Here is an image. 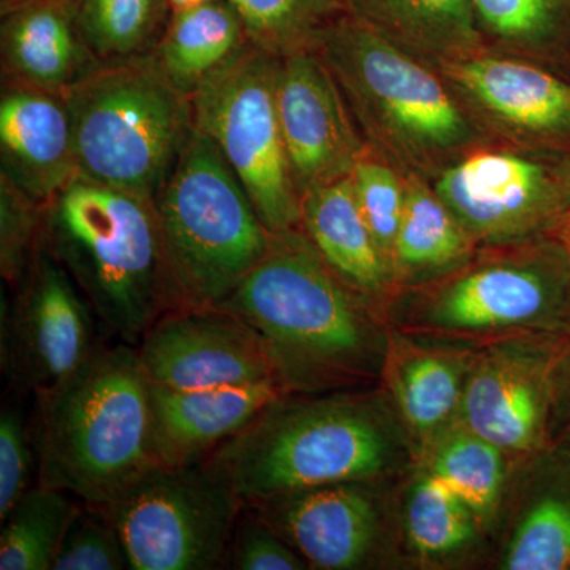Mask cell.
Listing matches in <instances>:
<instances>
[{"mask_svg":"<svg viewBox=\"0 0 570 570\" xmlns=\"http://www.w3.org/2000/svg\"><path fill=\"white\" fill-rule=\"evenodd\" d=\"M32 449L20 404H3L0 414V519H6L31 489Z\"/></svg>","mask_w":570,"mask_h":570,"instance_id":"cell-37","label":"cell"},{"mask_svg":"<svg viewBox=\"0 0 570 570\" xmlns=\"http://www.w3.org/2000/svg\"><path fill=\"white\" fill-rule=\"evenodd\" d=\"M438 70L474 116L502 132L528 140L570 137V82L542 67L483 50Z\"/></svg>","mask_w":570,"mask_h":570,"instance_id":"cell-16","label":"cell"},{"mask_svg":"<svg viewBox=\"0 0 570 570\" xmlns=\"http://www.w3.org/2000/svg\"><path fill=\"white\" fill-rule=\"evenodd\" d=\"M294 547L309 568H363L373 554L379 515L365 482H341L245 502Z\"/></svg>","mask_w":570,"mask_h":570,"instance_id":"cell-17","label":"cell"},{"mask_svg":"<svg viewBox=\"0 0 570 570\" xmlns=\"http://www.w3.org/2000/svg\"><path fill=\"white\" fill-rule=\"evenodd\" d=\"M78 24L97 61L146 55L163 36L167 0H75Z\"/></svg>","mask_w":570,"mask_h":570,"instance_id":"cell-28","label":"cell"},{"mask_svg":"<svg viewBox=\"0 0 570 570\" xmlns=\"http://www.w3.org/2000/svg\"><path fill=\"white\" fill-rule=\"evenodd\" d=\"M279 59L249 43L190 96L195 129L223 153L273 235L302 228L277 115Z\"/></svg>","mask_w":570,"mask_h":570,"instance_id":"cell-9","label":"cell"},{"mask_svg":"<svg viewBox=\"0 0 570 570\" xmlns=\"http://www.w3.org/2000/svg\"><path fill=\"white\" fill-rule=\"evenodd\" d=\"M474 352L417 344L390 335L382 373L404 422L423 442L441 436L460 412L469 365Z\"/></svg>","mask_w":570,"mask_h":570,"instance_id":"cell-22","label":"cell"},{"mask_svg":"<svg viewBox=\"0 0 570 570\" xmlns=\"http://www.w3.org/2000/svg\"><path fill=\"white\" fill-rule=\"evenodd\" d=\"M135 347L149 384L156 387L200 390L281 382L265 337L220 307L165 311Z\"/></svg>","mask_w":570,"mask_h":570,"instance_id":"cell-14","label":"cell"},{"mask_svg":"<svg viewBox=\"0 0 570 570\" xmlns=\"http://www.w3.org/2000/svg\"><path fill=\"white\" fill-rule=\"evenodd\" d=\"M431 474L466 502L480 524L489 523L504 487L505 453L460 422L439 436Z\"/></svg>","mask_w":570,"mask_h":570,"instance_id":"cell-27","label":"cell"},{"mask_svg":"<svg viewBox=\"0 0 570 570\" xmlns=\"http://www.w3.org/2000/svg\"><path fill=\"white\" fill-rule=\"evenodd\" d=\"M250 43L276 58L317 50L330 26L346 17L344 0H228Z\"/></svg>","mask_w":570,"mask_h":570,"instance_id":"cell-29","label":"cell"},{"mask_svg":"<svg viewBox=\"0 0 570 570\" xmlns=\"http://www.w3.org/2000/svg\"><path fill=\"white\" fill-rule=\"evenodd\" d=\"M305 558L245 504L220 569L303 570Z\"/></svg>","mask_w":570,"mask_h":570,"instance_id":"cell-36","label":"cell"},{"mask_svg":"<svg viewBox=\"0 0 570 570\" xmlns=\"http://www.w3.org/2000/svg\"><path fill=\"white\" fill-rule=\"evenodd\" d=\"M406 200L393 254L396 288H417L455 272L478 253V243L434 193L407 171Z\"/></svg>","mask_w":570,"mask_h":570,"instance_id":"cell-24","label":"cell"},{"mask_svg":"<svg viewBox=\"0 0 570 570\" xmlns=\"http://www.w3.org/2000/svg\"><path fill=\"white\" fill-rule=\"evenodd\" d=\"M129 557L121 535L104 510L80 504L63 534L52 570H126Z\"/></svg>","mask_w":570,"mask_h":570,"instance_id":"cell-35","label":"cell"},{"mask_svg":"<svg viewBox=\"0 0 570 570\" xmlns=\"http://www.w3.org/2000/svg\"><path fill=\"white\" fill-rule=\"evenodd\" d=\"M401 332L493 341L570 336V265L549 235L485 247L397 307Z\"/></svg>","mask_w":570,"mask_h":570,"instance_id":"cell-8","label":"cell"},{"mask_svg":"<svg viewBox=\"0 0 570 570\" xmlns=\"http://www.w3.org/2000/svg\"><path fill=\"white\" fill-rule=\"evenodd\" d=\"M480 31L505 51L543 55L570 39V0H471Z\"/></svg>","mask_w":570,"mask_h":570,"instance_id":"cell-30","label":"cell"},{"mask_svg":"<svg viewBox=\"0 0 570 570\" xmlns=\"http://www.w3.org/2000/svg\"><path fill=\"white\" fill-rule=\"evenodd\" d=\"M302 230L325 264L381 313L395 279L360 212L351 176L302 195Z\"/></svg>","mask_w":570,"mask_h":570,"instance_id":"cell-21","label":"cell"},{"mask_svg":"<svg viewBox=\"0 0 570 570\" xmlns=\"http://www.w3.org/2000/svg\"><path fill=\"white\" fill-rule=\"evenodd\" d=\"M206 2H212V0H167L170 13H175V11L194 9V7L204 6Z\"/></svg>","mask_w":570,"mask_h":570,"instance_id":"cell-40","label":"cell"},{"mask_svg":"<svg viewBox=\"0 0 570 570\" xmlns=\"http://www.w3.org/2000/svg\"><path fill=\"white\" fill-rule=\"evenodd\" d=\"M276 100L288 168L299 197L322 184L348 178L371 151L317 50L279 59Z\"/></svg>","mask_w":570,"mask_h":570,"instance_id":"cell-15","label":"cell"},{"mask_svg":"<svg viewBox=\"0 0 570 570\" xmlns=\"http://www.w3.org/2000/svg\"><path fill=\"white\" fill-rule=\"evenodd\" d=\"M317 51L367 145L397 167L436 176L485 141L474 112L436 67L348 14L330 26Z\"/></svg>","mask_w":570,"mask_h":570,"instance_id":"cell-3","label":"cell"},{"mask_svg":"<svg viewBox=\"0 0 570 570\" xmlns=\"http://www.w3.org/2000/svg\"><path fill=\"white\" fill-rule=\"evenodd\" d=\"M149 387L154 452L160 464L171 468L204 463L269 403L288 395L275 379L200 390Z\"/></svg>","mask_w":570,"mask_h":570,"instance_id":"cell-20","label":"cell"},{"mask_svg":"<svg viewBox=\"0 0 570 570\" xmlns=\"http://www.w3.org/2000/svg\"><path fill=\"white\" fill-rule=\"evenodd\" d=\"M351 179L360 212L393 273V254L403 219L406 181L395 168L390 167L385 157L379 156L373 149L355 165Z\"/></svg>","mask_w":570,"mask_h":570,"instance_id":"cell-33","label":"cell"},{"mask_svg":"<svg viewBox=\"0 0 570 570\" xmlns=\"http://www.w3.org/2000/svg\"><path fill=\"white\" fill-rule=\"evenodd\" d=\"M392 460L384 420L365 397H277L205 463L245 502L366 482Z\"/></svg>","mask_w":570,"mask_h":570,"instance_id":"cell-5","label":"cell"},{"mask_svg":"<svg viewBox=\"0 0 570 570\" xmlns=\"http://www.w3.org/2000/svg\"><path fill=\"white\" fill-rule=\"evenodd\" d=\"M0 7L2 82L63 96L99 66L75 0H2Z\"/></svg>","mask_w":570,"mask_h":570,"instance_id":"cell-19","label":"cell"},{"mask_svg":"<svg viewBox=\"0 0 570 570\" xmlns=\"http://www.w3.org/2000/svg\"><path fill=\"white\" fill-rule=\"evenodd\" d=\"M431 186L483 247L549 235L570 209V165L542 153L479 148Z\"/></svg>","mask_w":570,"mask_h":570,"instance_id":"cell-11","label":"cell"},{"mask_svg":"<svg viewBox=\"0 0 570 570\" xmlns=\"http://www.w3.org/2000/svg\"><path fill=\"white\" fill-rule=\"evenodd\" d=\"M130 570H213L223 566L245 501L208 464H156L105 508Z\"/></svg>","mask_w":570,"mask_h":570,"instance_id":"cell-10","label":"cell"},{"mask_svg":"<svg viewBox=\"0 0 570 570\" xmlns=\"http://www.w3.org/2000/svg\"><path fill=\"white\" fill-rule=\"evenodd\" d=\"M570 336L487 341L469 365L461 423L505 455H531L550 439L553 374Z\"/></svg>","mask_w":570,"mask_h":570,"instance_id":"cell-13","label":"cell"},{"mask_svg":"<svg viewBox=\"0 0 570 570\" xmlns=\"http://www.w3.org/2000/svg\"><path fill=\"white\" fill-rule=\"evenodd\" d=\"M41 245L122 343L137 346L171 307L151 200L77 175L45 205Z\"/></svg>","mask_w":570,"mask_h":570,"instance_id":"cell-4","label":"cell"},{"mask_svg":"<svg viewBox=\"0 0 570 570\" xmlns=\"http://www.w3.org/2000/svg\"><path fill=\"white\" fill-rule=\"evenodd\" d=\"M549 236L562 247L570 265V209L553 225V228L549 232Z\"/></svg>","mask_w":570,"mask_h":570,"instance_id":"cell-39","label":"cell"},{"mask_svg":"<svg viewBox=\"0 0 570 570\" xmlns=\"http://www.w3.org/2000/svg\"><path fill=\"white\" fill-rule=\"evenodd\" d=\"M553 436L570 452V337L554 367L550 423V438Z\"/></svg>","mask_w":570,"mask_h":570,"instance_id":"cell-38","label":"cell"},{"mask_svg":"<svg viewBox=\"0 0 570 570\" xmlns=\"http://www.w3.org/2000/svg\"><path fill=\"white\" fill-rule=\"evenodd\" d=\"M570 568V494L540 497L517 528L504 558L509 570Z\"/></svg>","mask_w":570,"mask_h":570,"instance_id":"cell-32","label":"cell"},{"mask_svg":"<svg viewBox=\"0 0 570 570\" xmlns=\"http://www.w3.org/2000/svg\"><path fill=\"white\" fill-rule=\"evenodd\" d=\"M217 307L265 337L292 395L382 373L389 336L379 311L325 264L302 228L273 235L261 264Z\"/></svg>","mask_w":570,"mask_h":570,"instance_id":"cell-1","label":"cell"},{"mask_svg":"<svg viewBox=\"0 0 570 570\" xmlns=\"http://www.w3.org/2000/svg\"><path fill=\"white\" fill-rule=\"evenodd\" d=\"M37 482L2 520L0 570H52L63 534L80 504Z\"/></svg>","mask_w":570,"mask_h":570,"instance_id":"cell-26","label":"cell"},{"mask_svg":"<svg viewBox=\"0 0 570 570\" xmlns=\"http://www.w3.org/2000/svg\"><path fill=\"white\" fill-rule=\"evenodd\" d=\"M348 17L433 67L487 50L471 0H344Z\"/></svg>","mask_w":570,"mask_h":570,"instance_id":"cell-23","label":"cell"},{"mask_svg":"<svg viewBox=\"0 0 570 570\" xmlns=\"http://www.w3.org/2000/svg\"><path fill=\"white\" fill-rule=\"evenodd\" d=\"M249 43L234 6L212 0L170 13L153 52L176 88L190 97Z\"/></svg>","mask_w":570,"mask_h":570,"instance_id":"cell-25","label":"cell"},{"mask_svg":"<svg viewBox=\"0 0 570 570\" xmlns=\"http://www.w3.org/2000/svg\"><path fill=\"white\" fill-rule=\"evenodd\" d=\"M36 397L43 485L105 508L160 464L153 444L151 387L137 347L100 344L75 373Z\"/></svg>","mask_w":570,"mask_h":570,"instance_id":"cell-2","label":"cell"},{"mask_svg":"<svg viewBox=\"0 0 570 570\" xmlns=\"http://www.w3.org/2000/svg\"><path fill=\"white\" fill-rule=\"evenodd\" d=\"M170 309L217 307L268 253L273 234L213 140L195 129L154 198Z\"/></svg>","mask_w":570,"mask_h":570,"instance_id":"cell-7","label":"cell"},{"mask_svg":"<svg viewBox=\"0 0 570 570\" xmlns=\"http://www.w3.org/2000/svg\"><path fill=\"white\" fill-rule=\"evenodd\" d=\"M45 205L0 176V273L17 287L40 247Z\"/></svg>","mask_w":570,"mask_h":570,"instance_id":"cell-34","label":"cell"},{"mask_svg":"<svg viewBox=\"0 0 570 570\" xmlns=\"http://www.w3.org/2000/svg\"><path fill=\"white\" fill-rule=\"evenodd\" d=\"M479 524L466 502L431 472L409 498L407 534L423 560H444L468 549Z\"/></svg>","mask_w":570,"mask_h":570,"instance_id":"cell-31","label":"cell"},{"mask_svg":"<svg viewBox=\"0 0 570 570\" xmlns=\"http://www.w3.org/2000/svg\"><path fill=\"white\" fill-rule=\"evenodd\" d=\"M0 302V365L14 392H47L100 346L96 314L69 273L45 246Z\"/></svg>","mask_w":570,"mask_h":570,"instance_id":"cell-12","label":"cell"},{"mask_svg":"<svg viewBox=\"0 0 570 570\" xmlns=\"http://www.w3.org/2000/svg\"><path fill=\"white\" fill-rule=\"evenodd\" d=\"M0 176L47 205L78 175L73 127L58 94L2 82Z\"/></svg>","mask_w":570,"mask_h":570,"instance_id":"cell-18","label":"cell"},{"mask_svg":"<svg viewBox=\"0 0 570 570\" xmlns=\"http://www.w3.org/2000/svg\"><path fill=\"white\" fill-rule=\"evenodd\" d=\"M62 97L78 175L154 202L195 130L193 100L154 52L100 62Z\"/></svg>","mask_w":570,"mask_h":570,"instance_id":"cell-6","label":"cell"}]
</instances>
